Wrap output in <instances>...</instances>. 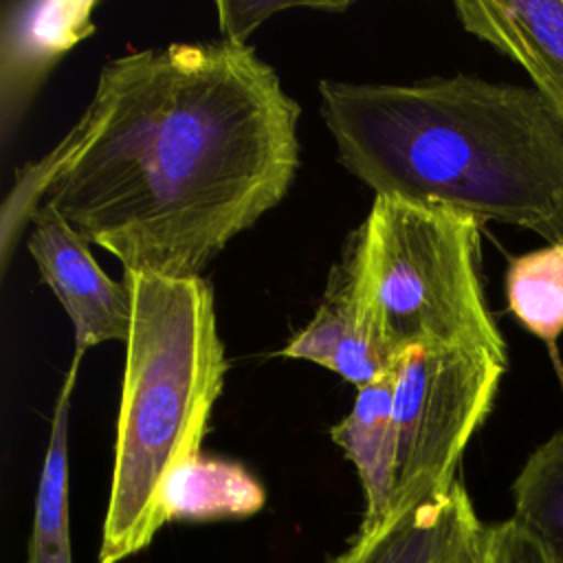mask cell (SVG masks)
<instances>
[{"label":"cell","instance_id":"1","mask_svg":"<svg viewBox=\"0 0 563 563\" xmlns=\"http://www.w3.org/2000/svg\"><path fill=\"white\" fill-rule=\"evenodd\" d=\"M299 106L249 44H169L110 59L77 123L15 174L0 264L44 205L125 271L196 277L286 196Z\"/></svg>","mask_w":563,"mask_h":563},{"label":"cell","instance_id":"2","mask_svg":"<svg viewBox=\"0 0 563 563\" xmlns=\"http://www.w3.org/2000/svg\"><path fill=\"white\" fill-rule=\"evenodd\" d=\"M339 163L376 196L563 242V125L534 88L471 75L319 84Z\"/></svg>","mask_w":563,"mask_h":563},{"label":"cell","instance_id":"3","mask_svg":"<svg viewBox=\"0 0 563 563\" xmlns=\"http://www.w3.org/2000/svg\"><path fill=\"white\" fill-rule=\"evenodd\" d=\"M123 279L134 306L99 563L130 559L165 526V486L200 455L227 372L213 290L200 275Z\"/></svg>","mask_w":563,"mask_h":563},{"label":"cell","instance_id":"4","mask_svg":"<svg viewBox=\"0 0 563 563\" xmlns=\"http://www.w3.org/2000/svg\"><path fill=\"white\" fill-rule=\"evenodd\" d=\"M479 220L442 207L374 196L352 238L361 282L385 350H484L506 361L477 273Z\"/></svg>","mask_w":563,"mask_h":563},{"label":"cell","instance_id":"5","mask_svg":"<svg viewBox=\"0 0 563 563\" xmlns=\"http://www.w3.org/2000/svg\"><path fill=\"white\" fill-rule=\"evenodd\" d=\"M506 365L468 347H413L400 358L389 515L453 486L468 440L493 409Z\"/></svg>","mask_w":563,"mask_h":563},{"label":"cell","instance_id":"6","mask_svg":"<svg viewBox=\"0 0 563 563\" xmlns=\"http://www.w3.org/2000/svg\"><path fill=\"white\" fill-rule=\"evenodd\" d=\"M29 222V253L73 321L75 356L103 341H128L134 306L130 284L110 279L88 242L55 209L40 205Z\"/></svg>","mask_w":563,"mask_h":563},{"label":"cell","instance_id":"7","mask_svg":"<svg viewBox=\"0 0 563 563\" xmlns=\"http://www.w3.org/2000/svg\"><path fill=\"white\" fill-rule=\"evenodd\" d=\"M97 0L4 2L0 18V141L11 143L55 64L95 33Z\"/></svg>","mask_w":563,"mask_h":563},{"label":"cell","instance_id":"8","mask_svg":"<svg viewBox=\"0 0 563 563\" xmlns=\"http://www.w3.org/2000/svg\"><path fill=\"white\" fill-rule=\"evenodd\" d=\"M488 526L460 479L422 497L380 526L358 530L332 563H484Z\"/></svg>","mask_w":563,"mask_h":563},{"label":"cell","instance_id":"9","mask_svg":"<svg viewBox=\"0 0 563 563\" xmlns=\"http://www.w3.org/2000/svg\"><path fill=\"white\" fill-rule=\"evenodd\" d=\"M282 354L323 365L356 385V389L400 363L383 345L352 244L339 266L332 268L328 290L314 317L288 341Z\"/></svg>","mask_w":563,"mask_h":563},{"label":"cell","instance_id":"10","mask_svg":"<svg viewBox=\"0 0 563 563\" xmlns=\"http://www.w3.org/2000/svg\"><path fill=\"white\" fill-rule=\"evenodd\" d=\"M462 26L519 64L563 125V0H457Z\"/></svg>","mask_w":563,"mask_h":563},{"label":"cell","instance_id":"11","mask_svg":"<svg viewBox=\"0 0 563 563\" xmlns=\"http://www.w3.org/2000/svg\"><path fill=\"white\" fill-rule=\"evenodd\" d=\"M398 365L380 378L356 389L350 413L330 429L334 444L343 449L354 464L363 495L365 512L358 530L380 526L391 512L394 497V394Z\"/></svg>","mask_w":563,"mask_h":563},{"label":"cell","instance_id":"12","mask_svg":"<svg viewBox=\"0 0 563 563\" xmlns=\"http://www.w3.org/2000/svg\"><path fill=\"white\" fill-rule=\"evenodd\" d=\"M81 356L64 376L57 394L51 435L40 471L35 510L29 537L26 563H73L70 548V501H68V427H70V398L77 380Z\"/></svg>","mask_w":563,"mask_h":563},{"label":"cell","instance_id":"13","mask_svg":"<svg viewBox=\"0 0 563 563\" xmlns=\"http://www.w3.org/2000/svg\"><path fill=\"white\" fill-rule=\"evenodd\" d=\"M266 504L262 484L238 462L194 457L169 477L163 493L167 521L251 517Z\"/></svg>","mask_w":563,"mask_h":563},{"label":"cell","instance_id":"14","mask_svg":"<svg viewBox=\"0 0 563 563\" xmlns=\"http://www.w3.org/2000/svg\"><path fill=\"white\" fill-rule=\"evenodd\" d=\"M512 519L563 563V429L539 444L512 482Z\"/></svg>","mask_w":563,"mask_h":563},{"label":"cell","instance_id":"15","mask_svg":"<svg viewBox=\"0 0 563 563\" xmlns=\"http://www.w3.org/2000/svg\"><path fill=\"white\" fill-rule=\"evenodd\" d=\"M506 299L512 317L534 336L563 334V242L512 257L506 271Z\"/></svg>","mask_w":563,"mask_h":563},{"label":"cell","instance_id":"16","mask_svg":"<svg viewBox=\"0 0 563 563\" xmlns=\"http://www.w3.org/2000/svg\"><path fill=\"white\" fill-rule=\"evenodd\" d=\"M347 2H218V18H220V31L224 42L246 44L249 33L264 22L275 11L286 9H314V11H343L347 9Z\"/></svg>","mask_w":563,"mask_h":563},{"label":"cell","instance_id":"17","mask_svg":"<svg viewBox=\"0 0 563 563\" xmlns=\"http://www.w3.org/2000/svg\"><path fill=\"white\" fill-rule=\"evenodd\" d=\"M484 563H556L512 517L488 526Z\"/></svg>","mask_w":563,"mask_h":563}]
</instances>
